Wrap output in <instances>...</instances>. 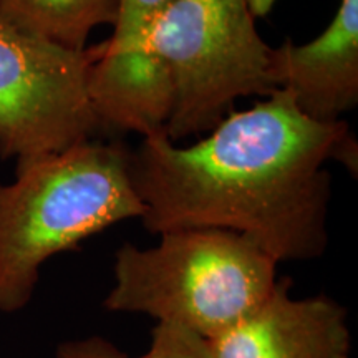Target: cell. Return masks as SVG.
Returning a JSON list of instances; mask_svg holds the SVG:
<instances>
[{
	"mask_svg": "<svg viewBox=\"0 0 358 358\" xmlns=\"http://www.w3.org/2000/svg\"><path fill=\"white\" fill-rule=\"evenodd\" d=\"M159 244L116 250L110 312L143 313L206 342L252 312L274 289L277 262L249 237L224 229H179Z\"/></svg>",
	"mask_w": 358,
	"mask_h": 358,
	"instance_id": "cell-3",
	"label": "cell"
},
{
	"mask_svg": "<svg viewBox=\"0 0 358 358\" xmlns=\"http://www.w3.org/2000/svg\"><path fill=\"white\" fill-rule=\"evenodd\" d=\"M277 0H248L250 12L254 17H266L272 7L275 6Z\"/></svg>",
	"mask_w": 358,
	"mask_h": 358,
	"instance_id": "cell-12",
	"label": "cell"
},
{
	"mask_svg": "<svg viewBox=\"0 0 358 358\" xmlns=\"http://www.w3.org/2000/svg\"><path fill=\"white\" fill-rule=\"evenodd\" d=\"M330 158L357 166L348 124L313 122L279 88L191 146L164 131L145 136L128 164L150 232L232 231L279 264L325 254Z\"/></svg>",
	"mask_w": 358,
	"mask_h": 358,
	"instance_id": "cell-1",
	"label": "cell"
},
{
	"mask_svg": "<svg viewBox=\"0 0 358 358\" xmlns=\"http://www.w3.org/2000/svg\"><path fill=\"white\" fill-rule=\"evenodd\" d=\"M128 150L90 140L62 153L17 164L0 185V313L32 302L43 264L143 208Z\"/></svg>",
	"mask_w": 358,
	"mask_h": 358,
	"instance_id": "cell-2",
	"label": "cell"
},
{
	"mask_svg": "<svg viewBox=\"0 0 358 358\" xmlns=\"http://www.w3.org/2000/svg\"><path fill=\"white\" fill-rule=\"evenodd\" d=\"M289 277L234 327L209 340L213 358H350L348 312L330 295L295 299Z\"/></svg>",
	"mask_w": 358,
	"mask_h": 358,
	"instance_id": "cell-7",
	"label": "cell"
},
{
	"mask_svg": "<svg viewBox=\"0 0 358 358\" xmlns=\"http://www.w3.org/2000/svg\"><path fill=\"white\" fill-rule=\"evenodd\" d=\"M120 0H0V12L22 29L83 52L92 30L115 25Z\"/></svg>",
	"mask_w": 358,
	"mask_h": 358,
	"instance_id": "cell-9",
	"label": "cell"
},
{
	"mask_svg": "<svg viewBox=\"0 0 358 358\" xmlns=\"http://www.w3.org/2000/svg\"><path fill=\"white\" fill-rule=\"evenodd\" d=\"M55 358H131L110 340L92 335L85 338L65 340L58 343ZM141 358V357H140Z\"/></svg>",
	"mask_w": 358,
	"mask_h": 358,
	"instance_id": "cell-11",
	"label": "cell"
},
{
	"mask_svg": "<svg viewBox=\"0 0 358 358\" xmlns=\"http://www.w3.org/2000/svg\"><path fill=\"white\" fill-rule=\"evenodd\" d=\"M141 358H213L208 342L189 330L156 324L151 343Z\"/></svg>",
	"mask_w": 358,
	"mask_h": 358,
	"instance_id": "cell-10",
	"label": "cell"
},
{
	"mask_svg": "<svg viewBox=\"0 0 358 358\" xmlns=\"http://www.w3.org/2000/svg\"><path fill=\"white\" fill-rule=\"evenodd\" d=\"M173 0H120L115 32L90 73L101 128L143 134L164 129L171 110L168 80L150 55V37Z\"/></svg>",
	"mask_w": 358,
	"mask_h": 358,
	"instance_id": "cell-6",
	"label": "cell"
},
{
	"mask_svg": "<svg viewBox=\"0 0 358 358\" xmlns=\"http://www.w3.org/2000/svg\"><path fill=\"white\" fill-rule=\"evenodd\" d=\"M101 45L75 52L0 12V156L30 163L92 140L101 129L90 73Z\"/></svg>",
	"mask_w": 358,
	"mask_h": 358,
	"instance_id": "cell-5",
	"label": "cell"
},
{
	"mask_svg": "<svg viewBox=\"0 0 358 358\" xmlns=\"http://www.w3.org/2000/svg\"><path fill=\"white\" fill-rule=\"evenodd\" d=\"M271 75L307 118L340 122L358 103V0H342L330 25L312 42L294 45L287 38L272 48Z\"/></svg>",
	"mask_w": 358,
	"mask_h": 358,
	"instance_id": "cell-8",
	"label": "cell"
},
{
	"mask_svg": "<svg viewBox=\"0 0 358 358\" xmlns=\"http://www.w3.org/2000/svg\"><path fill=\"white\" fill-rule=\"evenodd\" d=\"M271 52L248 0H173L150 37L171 95L169 140L213 131L237 98L271 96Z\"/></svg>",
	"mask_w": 358,
	"mask_h": 358,
	"instance_id": "cell-4",
	"label": "cell"
}]
</instances>
